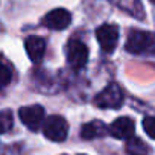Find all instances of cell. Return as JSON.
Here are the masks:
<instances>
[{
	"instance_id": "1",
	"label": "cell",
	"mask_w": 155,
	"mask_h": 155,
	"mask_svg": "<svg viewBox=\"0 0 155 155\" xmlns=\"http://www.w3.org/2000/svg\"><path fill=\"white\" fill-rule=\"evenodd\" d=\"M43 134L50 141H64L68 134V123L61 116H50L43 122Z\"/></svg>"
},
{
	"instance_id": "2",
	"label": "cell",
	"mask_w": 155,
	"mask_h": 155,
	"mask_svg": "<svg viewBox=\"0 0 155 155\" xmlns=\"http://www.w3.org/2000/svg\"><path fill=\"white\" fill-rule=\"evenodd\" d=\"M94 104L99 108H119L123 104V91L117 84H111L94 97Z\"/></svg>"
},
{
	"instance_id": "3",
	"label": "cell",
	"mask_w": 155,
	"mask_h": 155,
	"mask_svg": "<svg viewBox=\"0 0 155 155\" xmlns=\"http://www.w3.org/2000/svg\"><path fill=\"white\" fill-rule=\"evenodd\" d=\"M153 46V37L150 32L144 31H132L126 40L125 49L131 53H143Z\"/></svg>"
},
{
	"instance_id": "4",
	"label": "cell",
	"mask_w": 155,
	"mask_h": 155,
	"mask_svg": "<svg viewBox=\"0 0 155 155\" xmlns=\"http://www.w3.org/2000/svg\"><path fill=\"white\" fill-rule=\"evenodd\" d=\"M88 61V49L84 43L73 40L67 46V62L71 68L79 70Z\"/></svg>"
},
{
	"instance_id": "5",
	"label": "cell",
	"mask_w": 155,
	"mask_h": 155,
	"mask_svg": "<svg viewBox=\"0 0 155 155\" xmlns=\"http://www.w3.org/2000/svg\"><path fill=\"white\" fill-rule=\"evenodd\" d=\"M18 117L31 131H37L44 122V110L41 105L23 107L18 111Z\"/></svg>"
},
{
	"instance_id": "6",
	"label": "cell",
	"mask_w": 155,
	"mask_h": 155,
	"mask_svg": "<svg viewBox=\"0 0 155 155\" xmlns=\"http://www.w3.org/2000/svg\"><path fill=\"white\" fill-rule=\"evenodd\" d=\"M96 37H97V41H99L102 50L107 53H111L116 49L117 41H119V29L113 25H104V26L97 28Z\"/></svg>"
},
{
	"instance_id": "7",
	"label": "cell",
	"mask_w": 155,
	"mask_h": 155,
	"mask_svg": "<svg viewBox=\"0 0 155 155\" xmlns=\"http://www.w3.org/2000/svg\"><path fill=\"white\" fill-rule=\"evenodd\" d=\"M70 21H71V14L62 8L50 11L43 18V25L52 31H62L70 25Z\"/></svg>"
},
{
	"instance_id": "8",
	"label": "cell",
	"mask_w": 155,
	"mask_h": 155,
	"mask_svg": "<svg viewBox=\"0 0 155 155\" xmlns=\"http://www.w3.org/2000/svg\"><path fill=\"white\" fill-rule=\"evenodd\" d=\"M108 132L114 137V138H131L134 134V120L129 117H119L116 119L111 126L108 128Z\"/></svg>"
},
{
	"instance_id": "9",
	"label": "cell",
	"mask_w": 155,
	"mask_h": 155,
	"mask_svg": "<svg viewBox=\"0 0 155 155\" xmlns=\"http://www.w3.org/2000/svg\"><path fill=\"white\" fill-rule=\"evenodd\" d=\"M25 47L29 59L34 62H40L46 52V41L41 37H29L25 41Z\"/></svg>"
},
{
	"instance_id": "10",
	"label": "cell",
	"mask_w": 155,
	"mask_h": 155,
	"mask_svg": "<svg viewBox=\"0 0 155 155\" xmlns=\"http://www.w3.org/2000/svg\"><path fill=\"white\" fill-rule=\"evenodd\" d=\"M108 132L107 125H104L101 120H93L88 122L82 126L81 129V137L85 140H91V138H97V137H104Z\"/></svg>"
},
{
	"instance_id": "11",
	"label": "cell",
	"mask_w": 155,
	"mask_h": 155,
	"mask_svg": "<svg viewBox=\"0 0 155 155\" xmlns=\"http://www.w3.org/2000/svg\"><path fill=\"white\" fill-rule=\"evenodd\" d=\"M11 79H12V70H11V67L0 59V88H5L6 85H9Z\"/></svg>"
},
{
	"instance_id": "12",
	"label": "cell",
	"mask_w": 155,
	"mask_h": 155,
	"mask_svg": "<svg viewBox=\"0 0 155 155\" xmlns=\"http://www.w3.org/2000/svg\"><path fill=\"white\" fill-rule=\"evenodd\" d=\"M12 113L9 110H3L0 111V134H5L12 128Z\"/></svg>"
},
{
	"instance_id": "13",
	"label": "cell",
	"mask_w": 155,
	"mask_h": 155,
	"mask_svg": "<svg viewBox=\"0 0 155 155\" xmlns=\"http://www.w3.org/2000/svg\"><path fill=\"white\" fill-rule=\"evenodd\" d=\"M126 149L132 152V155H141L143 152H147L149 147L140 140V138H131L126 144Z\"/></svg>"
},
{
	"instance_id": "14",
	"label": "cell",
	"mask_w": 155,
	"mask_h": 155,
	"mask_svg": "<svg viewBox=\"0 0 155 155\" xmlns=\"http://www.w3.org/2000/svg\"><path fill=\"white\" fill-rule=\"evenodd\" d=\"M143 128H144L146 134H147L150 138L155 137V119H153V117L147 116V117L143 120Z\"/></svg>"
},
{
	"instance_id": "15",
	"label": "cell",
	"mask_w": 155,
	"mask_h": 155,
	"mask_svg": "<svg viewBox=\"0 0 155 155\" xmlns=\"http://www.w3.org/2000/svg\"><path fill=\"white\" fill-rule=\"evenodd\" d=\"M141 155H143V153H141Z\"/></svg>"
}]
</instances>
